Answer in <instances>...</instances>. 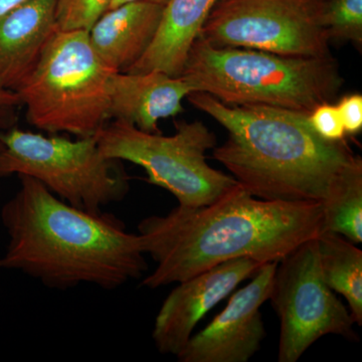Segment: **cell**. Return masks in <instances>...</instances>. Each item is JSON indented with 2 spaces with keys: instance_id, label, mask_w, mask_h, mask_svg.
<instances>
[{
  "instance_id": "6da1fadb",
  "label": "cell",
  "mask_w": 362,
  "mask_h": 362,
  "mask_svg": "<svg viewBox=\"0 0 362 362\" xmlns=\"http://www.w3.org/2000/svg\"><path fill=\"white\" fill-rule=\"evenodd\" d=\"M138 230L143 252L156 263L142 286L157 289L230 259L279 263L323 233L322 206L258 199L237 183L206 206L148 216Z\"/></svg>"
},
{
  "instance_id": "7a4b0ae2",
  "label": "cell",
  "mask_w": 362,
  "mask_h": 362,
  "mask_svg": "<svg viewBox=\"0 0 362 362\" xmlns=\"http://www.w3.org/2000/svg\"><path fill=\"white\" fill-rule=\"evenodd\" d=\"M18 177L20 189L0 211L8 235L0 268L23 272L56 290L81 284L115 290L142 278L146 254L123 221L71 206L39 180Z\"/></svg>"
},
{
  "instance_id": "3957f363",
  "label": "cell",
  "mask_w": 362,
  "mask_h": 362,
  "mask_svg": "<svg viewBox=\"0 0 362 362\" xmlns=\"http://www.w3.org/2000/svg\"><path fill=\"white\" fill-rule=\"evenodd\" d=\"M188 101L225 128L213 158L254 197L321 204L356 156L345 140L331 142L312 129L308 114L263 105L230 106L204 92Z\"/></svg>"
},
{
  "instance_id": "277c9868",
  "label": "cell",
  "mask_w": 362,
  "mask_h": 362,
  "mask_svg": "<svg viewBox=\"0 0 362 362\" xmlns=\"http://www.w3.org/2000/svg\"><path fill=\"white\" fill-rule=\"evenodd\" d=\"M182 78L230 106L263 105L310 113L332 102L344 85L337 62L288 57L239 47H216L199 35L187 54Z\"/></svg>"
},
{
  "instance_id": "5b68a950",
  "label": "cell",
  "mask_w": 362,
  "mask_h": 362,
  "mask_svg": "<svg viewBox=\"0 0 362 362\" xmlns=\"http://www.w3.org/2000/svg\"><path fill=\"white\" fill-rule=\"evenodd\" d=\"M114 73L93 49L88 30H59L16 92L37 129L92 137L109 119Z\"/></svg>"
},
{
  "instance_id": "8992f818",
  "label": "cell",
  "mask_w": 362,
  "mask_h": 362,
  "mask_svg": "<svg viewBox=\"0 0 362 362\" xmlns=\"http://www.w3.org/2000/svg\"><path fill=\"white\" fill-rule=\"evenodd\" d=\"M0 176H30L78 209L101 213L129 192L123 161L105 156L96 135L74 141L13 127L0 132Z\"/></svg>"
},
{
  "instance_id": "52a82bcc",
  "label": "cell",
  "mask_w": 362,
  "mask_h": 362,
  "mask_svg": "<svg viewBox=\"0 0 362 362\" xmlns=\"http://www.w3.org/2000/svg\"><path fill=\"white\" fill-rule=\"evenodd\" d=\"M96 138L105 156L144 169L147 182L175 195L178 206H206L238 183L207 163L206 152L216 146V137L202 121H180L175 134L163 136L115 120Z\"/></svg>"
},
{
  "instance_id": "ba28073f",
  "label": "cell",
  "mask_w": 362,
  "mask_h": 362,
  "mask_svg": "<svg viewBox=\"0 0 362 362\" xmlns=\"http://www.w3.org/2000/svg\"><path fill=\"white\" fill-rule=\"evenodd\" d=\"M323 0H218L201 37L216 47H239L288 57L331 56L319 23Z\"/></svg>"
},
{
  "instance_id": "9c48e42d",
  "label": "cell",
  "mask_w": 362,
  "mask_h": 362,
  "mask_svg": "<svg viewBox=\"0 0 362 362\" xmlns=\"http://www.w3.org/2000/svg\"><path fill=\"white\" fill-rule=\"evenodd\" d=\"M316 239L290 252L276 269L270 300L281 321L279 362L299 361L326 335L358 340L350 311L324 281Z\"/></svg>"
},
{
  "instance_id": "30bf717a",
  "label": "cell",
  "mask_w": 362,
  "mask_h": 362,
  "mask_svg": "<svg viewBox=\"0 0 362 362\" xmlns=\"http://www.w3.org/2000/svg\"><path fill=\"white\" fill-rule=\"evenodd\" d=\"M277 262L264 264L204 329L176 356L180 362H247L266 337L262 305L270 300Z\"/></svg>"
},
{
  "instance_id": "8fae6325",
  "label": "cell",
  "mask_w": 362,
  "mask_h": 362,
  "mask_svg": "<svg viewBox=\"0 0 362 362\" xmlns=\"http://www.w3.org/2000/svg\"><path fill=\"white\" fill-rule=\"evenodd\" d=\"M263 265L249 258L230 259L178 283L156 316L152 337L157 350L177 356L206 314Z\"/></svg>"
},
{
  "instance_id": "7c38bea8",
  "label": "cell",
  "mask_w": 362,
  "mask_h": 362,
  "mask_svg": "<svg viewBox=\"0 0 362 362\" xmlns=\"http://www.w3.org/2000/svg\"><path fill=\"white\" fill-rule=\"evenodd\" d=\"M192 93L181 77L160 71L114 73L110 80L109 119L124 121L139 130L161 133L158 122L182 113V102Z\"/></svg>"
},
{
  "instance_id": "4fadbf2b",
  "label": "cell",
  "mask_w": 362,
  "mask_h": 362,
  "mask_svg": "<svg viewBox=\"0 0 362 362\" xmlns=\"http://www.w3.org/2000/svg\"><path fill=\"white\" fill-rule=\"evenodd\" d=\"M57 0H28L0 18V86L16 90L58 32Z\"/></svg>"
},
{
  "instance_id": "5bb4252c",
  "label": "cell",
  "mask_w": 362,
  "mask_h": 362,
  "mask_svg": "<svg viewBox=\"0 0 362 362\" xmlns=\"http://www.w3.org/2000/svg\"><path fill=\"white\" fill-rule=\"evenodd\" d=\"M164 6L148 1L124 4L105 11L89 30L93 49L117 73H125L156 39Z\"/></svg>"
},
{
  "instance_id": "9a60e30c",
  "label": "cell",
  "mask_w": 362,
  "mask_h": 362,
  "mask_svg": "<svg viewBox=\"0 0 362 362\" xmlns=\"http://www.w3.org/2000/svg\"><path fill=\"white\" fill-rule=\"evenodd\" d=\"M218 0H169L148 51L127 73L160 71L180 77L187 54Z\"/></svg>"
},
{
  "instance_id": "2e32d148",
  "label": "cell",
  "mask_w": 362,
  "mask_h": 362,
  "mask_svg": "<svg viewBox=\"0 0 362 362\" xmlns=\"http://www.w3.org/2000/svg\"><path fill=\"white\" fill-rule=\"evenodd\" d=\"M319 265L326 284L342 295L354 323L362 325V251L338 233L323 232L316 239Z\"/></svg>"
},
{
  "instance_id": "e0dca14e",
  "label": "cell",
  "mask_w": 362,
  "mask_h": 362,
  "mask_svg": "<svg viewBox=\"0 0 362 362\" xmlns=\"http://www.w3.org/2000/svg\"><path fill=\"white\" fill-rule=\"evenodd\" d=\"M323 232L342 235L356 245L362 242V159L354 156L321 202Z\"/></svg>"
},
{
  "instance_id": "ac0fdd59",
  "label": "cell",
  "mask_w": 362,
  "mask_h": 362,
  "mask_svg": "<svg viewBox=\"0 0 362 362\" xmlns=\"http://www.w3.org/2000/svg\"><path fill=\"white\" fill-rule=\"evenodd\" d=\"M319 23L329 40L362 45V0H323Z\"/></svg>"
},
{
  "instance_id": "d6986e66",
  "label": "cell",
  "mask_w": 362,
  "mask_h": 362,
  "mask_svg": "<svg viewBox=\"0 0 362 362\" xmlns=\"http://www.w3.org/2000/svg\"><path fill=\"white\" fill-rule=\"evenodd\" d=\"M110 4L111 0H57V25L59 30L89 32Z\"/></svg>"
},
{
  "instance_id": "ffe728a7",
  "label": "cell",
  "mask_w": 362,
  "mask_h": 362,
  "mask_svg": "<svg viewBox=\"0 0 362 362\" xmlns=\"http://www.w3.org/2000/svg\"><path fill=\"white\" fill-rule=\"evenodd\" d=\"M308 122L312 129L323 139L331 142L345 140L344 126L337 105L325 102L316 106L308 114Z\"/></svg>"
},
{
  "instance_id": "44dd1931",
  "label": "cell",
  "mask_w": 362,
  "mask_h": 362,
  "mask_svg": "<svg viewBox=\"0 0 362 362\" xmlns=\"http://www.w3.org/2000/svg\"><path fill=\"white\" fill-rule=\"evenodd\" d=\"M346 135L359 134L362 131V95H345L337 105Z\"/></svg>"
},
{
  "instance_id": "7402d4cb",
  "label": "cell",
  "mask_w": 362,
  "mask_h": 362,
  "mask_svg": "<svg viewBox=\"0 0 362 362\" xmlns=\"http://www.w3.org/2000/svg\"><path fill=\"white\" fill-rule=\"evenodd\" d=\"M21 106L23 104L18 92L0 86V132L16 127Z\"/></svg>"
},
{
  "instance_id": "603a6c76",
  "label": "cell",
  "mask_w": 362,
  "mask_h": 362,
  "mask_svg": "<svg viewBox=\"0 0 362 362\" xmlns=\"http://www.w3.org/2000/svg\"><path fill=\"white\" fill-rule=\"evenodd\" d=\"M28 0H0V18Z\"/></svg>"
},
{
  "instance_id": "cb8c5ba5",
  "label": "cell",
  "mask_w": 362,
  "mask_h": 362,
  "mask_svg": "<svg viewBox=\"0 0 362 362\" xmlns=\"http://www.w3.org/2000/svg\"><path fill=\"white\" fill-rule=\"evenodd\" d=\"M135 1L153 2V4H161V6H165L166 4H168L169 0H111V4L110 6H109L108 9H112L114 8V7L122 6V4H128V2ZM108 9H107V11H108Z\"/></svg>"
},
{
  "instance_id": "d4e9b609",
  "label": "cell",
  "mask_w": 362,
  "mask_h": 362,
  "mask_svg": "<svg viewBox=\"0 0 362 362\" xmlns=\"http://www.w3.org/2000/svg\"><path fill=\"white\" fill-rule=\"evenodd\" d=\"M2 150H4V144L0 141V156H1Z\"/></svg>"
}]
</instances>
